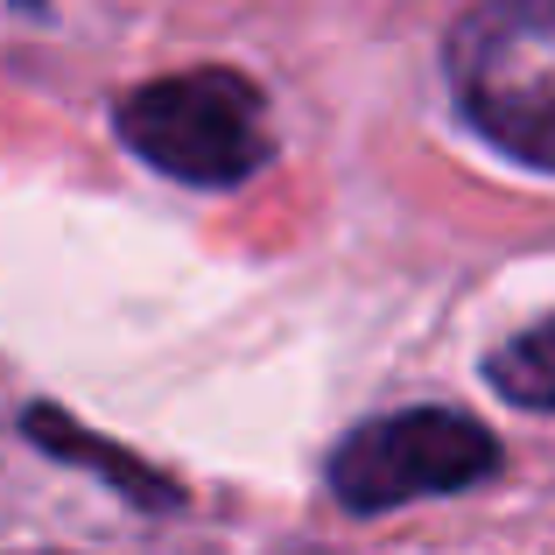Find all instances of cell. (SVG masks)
<instances>
[{"label":"cell","mask_w":555,"mask_h":555,"mask_svg":"<svg viewBox=\"0 0 555 555\" xmlns=\"http://www.w3.org/2000/svg\"><path fill=\"white\" fill-rule=\"evenodd\" d=\"M443 64L464 120L555 177V0H478L450 28Z\"/></svg>","instance_id":"1"},{"label":"cell","mask_w":555,"mask_h":555,"mask_svg":"<svg viewBox=\"0 0 555 555\" xmlns=\"http://www.w3.org/2000/svg\"><path fill=\"white\" fill-rule=\"evenodd\" d=\"M120 141L149 169L197 190H232L268 163V106L240 70H177L120 99Z\"/></svg>","instance_id":"2"},{"label":"cell","mask_w":555,"mask_h":555,"mask_svg":"<svg viewBox=\"0 0 555 555\" xmlns=\"http://www.w3.org/2000/svg\"><path fill=\"white\" fill-rule=\"evenodd\" d=\"M500 472V443L457 408H401L359 436H345L331 457V492L345 514H393L408 500L486 486Z\"/></svg>","instance_id":"3"},{"label":"cell","mask_w":555,"mask_h":555,"mask_svg":"<svg viewBox=\"0 0 555 555\" xmlns=\"http://www.w3.org/2000/svg\"><path fill=\"white\" fill-rule=\"evenodd\" d=\"M28 436H36V443H50L64 464H85V472H99L106 486L134 492L141 506H177V486H169V478H155L149 464H134L127 450H113V443H99V436H85L78 422L50 415V408H36V415H28Z\"/></svg>","instance_id":"4"},{"label":"cell","mask_w":555,"mask_h":555,"mask_svg":"<svg viewBox=\"0 0 555 555\" xmlns=\"http://www.w3.org/2000/svg\"><path fill=\"white\" fill-rule=\"evenodd\" d=\"M486 379L520 408H555V317L548 324H528L506 352H492Z\"/></svg>","instance_id":"5"}]
</instances>
